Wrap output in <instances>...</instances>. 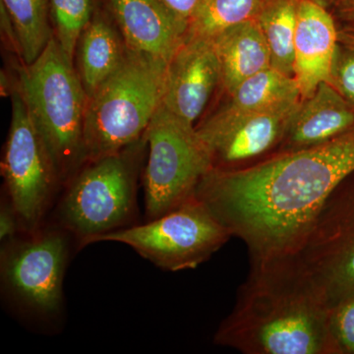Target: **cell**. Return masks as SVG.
I'll return each mask as SVG.
<instances>
[{
  "mask_svg": "<svg viewBox=\"0 0 354 354\" xmlns=\"http://www.w3.org/2000/svg\"><path fill=\"white\" fill-rule=\"evenodd\" d=\"M354 174V125L318 145L236 171L212 169L195 196L239 237L250 261L297 254L335 188Z\"/></svg>",
  "mask_w": 354,
  "mask_h": 354,
  "instance_id": "1",
  "label": "cell"
},
{
  "mask_svg": "<svg viewBox=\"0 0 354 354\" xmlns=\"http://www.w3.org/2000/svg\"><path fill=\"white\" fill-rule=\"evenodd\" d=\"M214 344L245 354H342L327 300L297 254L250 261Z\"/></svg>",
  "mask_w": 354,
  "mask_h": 354,
  "instance_id": "2",
  "label": "cell"
},
{
  "mask_svg": "<svg viewBox=\"0 0 354 354\" xmlns=\"http://www.w3.org/2000/svg\"><path fill=\"white\" fill-rule=\"evenodd\" d=\"M17 92L24 100L64 186L87 164L85 128L88 95L73 62L55 37L31 64H17Z\"/></svg>",
  "mask_w": 354,
  "mask_h": 354,
  "instance_id": "3",
  "label": "cell"
},
{
  "mask_svg": "<svg viewBox=\"0 0 354 354\" xmlns=\"http://www.w3.org/2000/svg\"><path fill=\"white\" fill-rule=\"evenodd\" d=\"M148 153L145 136L120 152L91 160L64 186L57 208V225L78 242L134 225L137 189Z\"/></svg>",
  "mask_w": 354,
  "mask_h": 354,
  "instance_id": "4",
  "label": "cell"
},
{
  "mask_svg": "<svg viewBox=\"0 0 354 354\" xmlns=\"http://www.w3.org/2000/svg\"><path fill=\"white\" fill-rule=\"evenodd\" d=\"M167 64L130 50L122 66L88 97L87 162L120 152L144 136L162 102Z\"/></svg>",
  "mask_w": 354,
  "mask_h": 354,
  "instance_id": "5",
  "label": "cell"
},
{
  "mask_svg": "<svg viewBox=\"0 0 354 354\" xmlns=\"http://www.w3.org/2000/svg\"><path fill=\"white\" fill-rule=\"evenodd\" d=\"M232 236L230 230L194 195L165 215L144 225L100 235L93 243L120 242L160 269L180 272L196 269Z\"/></svg>",
  "mask_w": 354,
  "mask_h": 354,
  "instance_id": "6",
  "label": "cell"
},
{
  "mask_svg": "<svg viewBox=\"0 0 354 354\" xmlns=\"http://www.w3.org/2000/svg\"><path fill=\"white\" fill-rule=\"evenodd\" d=\"M144 136L148 144L143 172L146 218L152 221L194 196L213 162L196 128L162 104Z\"/></svg>",
  "mask_w": 354,
  "mask_h": 354,
  "instance_id": "7",
  "label": "cell"
},
{
  "mask_svg": "<svg viewBox=\"0 0 354 354\" xmlns=\"http://www.w3.org/2000/svg\"><path fill=\"white\" fill-rule=\"evenodd\" d=\"M70 235L58 225H43L1 245L2 290L16 308L39 319L59 315Z\"/></svg>",
  "mask_w": 354,
  "mask_h": 354,
  "instance_id": "8",
  "label": "cell"
},
{
  "mask_svg": "<svg viewBox=\"0 0 354 354\" xmlns=\"http://www.w3.org/2000/svg\"><path fill=\"white\" fill-rule=\"evenodd\" d=\"M10 127L1 160L4 195L19 218L23 234L43 227L64 184L19 92L10 97Z\"/></svg>",
  "mask_w": 354,
  "mask_h": 354,
  "instance_id": "9",
  "label": "cell"
},
{
  "mask_svg": "<svg viewBox=\"0 0 354 354\" xmlns=\"http://www.w3.org/2000/svg\"><path fill=\"white\" fill-rule=\"evenodd\" d=\"M297 254L330 309L354 295L353 174L328 198Z\"/></svg>",
  "mask_w": 354,
  "mask_h": 354,
  "instance_id": "10",
  "label": "cell"
},
{
  "mask_svg": "<svg viewBox=\"0 0 354 354\" xmlns=\"http://www.w3.org/2000/svg\"><path fill=\"white\" fill-rule=\"evenodd\" d=\"M301 101L262 111H237L223 106L198 123L195 128L211 153L213 169L236 171L272 157V151L281 148Z\"/></svg>",
  "mask_w": 354,
  "mask_h": 354,
  "instance_id": "11",
  "label": "cell"
},
{
  "mask_svg": "<svg viewBox=\"0 0 354 354\" xmlns=\"http://www.w3.org/2000/svg\"><path fill=\"white\" fill-rule=\"evenodd\" d=\"M220 85L221 64L212 41L186 37L167 64L162 106L178 120L196 127Z\"/></svg>",
  "mask_w": 354,
  "mask_h": 354,
  "instance_id": "12",
  "label": "cell"
},
{
  "mask_svg": "<svg viewBox=\"0 0 354 354\" xmlns=\"http://www.w3.org/2000/svg\"><path fill=\"white\" fill-rule=\"evenodd\" d=\"M128 48L169 62L187 37L189 24L162 0H108Z\"/></svg>",
  "mask_w": 354,
  "mask_h": 354,
  "instance_id": "13",
  "label": "cell"
},
{
  "mask_svg": "<svg viewBox=\"0 0 354 354\" xmlns=\"http://www.w3.org/2000/svg\"><path fill=\"white\" fill-rule=\"evenodd\" d=\"M337 41L339 32L327 8L311 0H299L293 72L302 100L320 84H332Z\"/></svg>",
  "mask_w": 354,
  "mask_h": 354,
  "instance_id": "14",
  "label": "cell"
},
{
  "mask_svg": "<svg viewBox=\"0 0 354 354\" xmlns=\"http://www.w3.org/2000/svg\"><path fill=\"white\" fill-rule=\"evenodd\" d=\"M130 50L102 0L77 41L74 67L88 97L127 62Z\"/></svg>",
  "mask_w": 354,
  "mask_h": 354,
  "instance_id": "15",
  "label": "cell"
},
{
  "mask_svg": "<svg viewBox=\"0 0 354 354\" xmlns=\"http://www.w3.org/2000/svg\"><path fill=\"white\" fill-rule=\"evenodd\" d=\"M354 125V106L330 83L302 100L291 118L279 153L318 145Z\"/></svg>",
  "mask_w": 354,
  "mask_h": 354,
  "instance_id": "16",
  "label": "cell"
},
{
  "mask_svg": "<svg viewBox=\"0 0 354 354\" xmlns=\"http://www.w3.org/2000/svg\"><path fill=\"white\" fill-rule=\"evenodd\" d=\"M213 44L221 70V87L228 95L258 72L271 67V55L257 20L223 30Z\"/></svg>",
  "mask_w": 354,
  "mask_h": 354,
  "instance_id": "17",
  "label": "cell"
},
{
  "mask_svg": "<svg viewBox=\"0 0 354 354\" xmlns=\"http://www.w3.org/2000/svg\"><path fill=\"white\" fill-rule=\"evenodd\" d=\"M299 0H268L256 18L263 32L271 66L295 78V38Z\"/></svg>",
  "mask_w": 354,
  "mask_h": 354,
  "instance_id": "18",
  "label": "cell"
},
{
  "mask_svg": "<svg viewBox=\"0 0 354 354\" xmlns=\"http://www.w3.org/2000/svg\"><path fill=\"white\" fill-rule=\"evenodd\" d=\"M225 108L237 111H262L302 100L297 81L272 67L239 84Z\"/></svg>",
  "mask_w": 354,
  "mask_h": 354,
  "instance_id": "19",
  "label": "cell"
},
{
  "mask_svg": "<svg viewBox=\"0 0 354 354\" xmlns=\"http://www.w3.org/2000/svg\"><path fill=\"white\" fill-rule=\"evenodd\" d=\"M0 3L19 37L23 62L32 64L53 37L48 0H0Z\"/></svg>",
  "mask_w": 354,
  "mask_h": 354,
  "instance_id": "20",
  "label": "cell"
},
{
  "mask_svg": "<svg viewBox=\"0 0 354 354\" xmlns=\"http://www.w3.org/2000/svg\"><path fill=\"white\" fill-rule=\"evenodd\" d=\"M268 0H203L190 20L187 37L212 39L223 30L256 19Z\"/></svg>",
  "mask_w": 354,
  "mask_h": 354,
  "instance_id": "21",
  "label": "cell"
},
{
  "mask_svg": "<svg viewBox=\"0 0 354 354\" xmlns=\"http://www.w3.org/2000/svg\"><path fill=\"white\" fill-rule=\"evenodd\" d=\"M102 1L48 0L53 37L72 62L79 36Z\"/></svg>",
  "mask_w": 354,
  "mask_h": 354,
  "instance_id": "22",
  "label": "cell"
},
{
  "mask_svg": "<svg viewBox=\"0 0 354 354\" xmlns=\"http://www.w3.org/2000/svg\"><path fill=\"white\" fill-rule=\"evenodd\" d=\"M330 328L342 353L354 354V295L330 309Z\"/></svg>",
  "mask_w": 354,
  "mask_h": 354,
  "instance_id": "23",
  "label": "cell"
},
{
  "mask_svg": "<svg viewBox=\"0 0 354 354\" xmlns=\"http://www.w3.org/2000/svg\"><path fill=\"white\" fill-rule=\"evenodd\" d=\"M348 50L344 53L337 50L332 85L354 106V50Z\"/></svg>",
  "mask_w": 354,
  "mask_h": 354,
  "instance_id": "24",
  "label": "cell"
},
{
  "mask_svg": "<svg viewBox=\"0 0 354 354\" xmlns=\"http://www.w3.org/2000/svg\"><path fill=\"white\" fill-rule=\"evenodd\" d=\"M19 232L23 234L19 218L8 198L4 195L0 206V241L2 245L15 239Z\"/></svg>",
  "mask_w": 354,
  "mask_h": 354,
  "instance_id": "25",
  "label": "cell"
},
{
  "mask_svg": "<svg viewBox=\"0 0 354 354\" xmlns=\"http://www.w3.org/2000/svg\"><path fill=\"white\" fill-rule=\"evenodd\" d=\"M0 32H1V43L6 53L15 55L23 60L19 37L10 16L1 3H0Z\"/></svg>",
  "mask_w": 354,
  "mask_h": 354,
  "instance_id": "26",
  "label": "cell"
},
{
  "mask_svg": "<svg viewBox=\"0 0 354 354\" xmlns=\"http://www.w3.org/2000/svg\"><path fill=\"white\" fill-rule=\"evenodd\" d=\"M202 1L203 0H162L172 12L188 24L201 6Z\"/></svg>",
  "mask_w": 354,
  "mask_h": 354,
  "instance_id": "27",
  "label": "cell"
},
{
  "mask_svg": "<svg viewBox=\"0 0 354 354\" xmlns=\"http://www.w3.org/2000/svg\"><path fill=\"white\" fill-rule=\"evenodd\" d=\"M339 41H342L349 50H354V34L353 32H341L339 34Z\"/></svg>",
  "mask_w": 354,
  "mask_h": 354,
  "instance_id": "28",
  "label": "cell"
},
{
  "mask_svg": "<svg viewBox=\"0 0 354 354\" xmlns=\"http://www.w3.org/2000/svg\"><path fill=\"white\" fill-rule=\"evenodd\" d=\"M335 1L339 2L342 8L354 13V0H335Z\"/></svg>",
  "mask_w": 354,
  "mask_h": 354,
  "instance_id": "29",
  "label": "cell"
},
{
  "mask_svg": "<svg viewBox=\"0 0 354 354\" xmlns=\"http://www.w3.org/2000/svg\"><path fill=\"white\" fill-rule=\"evenodd\" d=\"M311 1L315 2V3L319 4V6L328 8V6H330L333 2H335V0H311Z\"/></svg>",
  "mask_w": 354,
  "mask_h": 354,
  "instance_id": "30",
  "label": "cell"
}]
</instances>
